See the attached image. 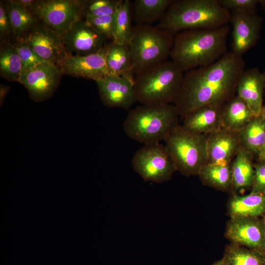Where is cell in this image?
Wrapping results in <instances>:
<instances>
[{"instance_id":"1","label":"cell","mask_w":265,"mask_h":265,"mask_svg":"<svg viewBox=\"0 0 265 265\" xmlns=\"http://www.w3.org/2000/svg\"><path fill=\"white\" fill-rule=\"evenodd\" d=\"M244 68L242 56L231 51L210 65L186 71L173 104L179 115L183 118L203 106L227 103L236 95Z\"/></svg>"},{"instance_id":"2","label":"cell","mask_w":265,"mask_h":265,"mask_svg":"<svg viewBox=\"0 0 265 265\" xmlns=\"http://www.w3.org/2000/svg\"><path fill=\"white\" fill-rule=\"evenodd\" d=\"M229 25L209 29H192L174 35L171 60L184 72L210 65L227 52Z\"/></svg>"},{"instance_id":"3","label":"cell","mask_w":265,"mask_h":265,"mask_svg":"<svg viewBox=\"0 0 265 265\" xmlns=\"http://www.w3.org/2000/svg\"><path fill=\"white\" fill-rule=\"evenodd\" d=\"M231 16L218 0H173L157 26L175 35L187 29L220 27Z\"/></svg>"},{"instance_id":"4","label":"cell","mask_w":265,"mask_h":265,"mask_svg":"<svg viewBox=\"0 0 265 265\" xmlns=\"http://www.w3.org/2000/svg\"><path fill=\"white\" fill-rule=\"evenodd\" d=\"M184 72L171 60L156 64L134 74L137 102L142 105L174 104Z\"/></svg>"},{"instance_id":"5","label":"cell","mask_w":265,"mask_h":265,"mask_svg":"<svg viewBox=\"0 0 265 265\" xmlns=\"http://www.w3.org/2000/svg\"><path fill=\"white\" fill-rule=\"evenodd\" d=\"M173 104L143 105L131 110L123 123L127 135L145 144L159 142L179 126Z\"/></svg>"},{"instance_id":"6","label":"cell","mask_w":265,"mask_h":265,"mask_svg":"<svg viewBox=\"0 0 265 265\" xmlns=\"http://www.w3.org/2000/svg\"><path fill=\"white\" fill-rule=\"evenodd\" d=\"M174 35L152 25H135L128 46L134 74L168 60Z\"/></svg>"},{"instance_id":"7","label":"cell","mask_w":265,"mask_h":265,"mask_svg":"<svg viewBox=\"0 0 265 265\" xmlns=\"http://www.w3.org/2000/svg\"><path fill=\"white\" fill-rule=\"evenodd\" d=\"M207 135L186 130L179 125L164 139L177 171L186 177L198 175L208 162Z\"/></svg>"},{"instance_id":"8","label":"cell","mask_w":265,"mask_h":265,"mask_svg":"<svg viewBox=\"0 0 265 265\" xmlns=\"http://www.w3.org/2000/svg\"><path fill=\"white\" fill-rule=\"evenodd\" d=\"M133 170L147 182L162 183L169 180L177 171L165 146L159 142L145 144L132 159Z\"/></svg>"},{"instance_id":"9","label":"cell","mask_w":265,"mask_h":265,"mask_svg":"<svg viewBox=\"0 0 265 265\" xmlns=\"http://www.w3.org/2000/svg\"><path fill=\"white\" fill-rule=\"evenodd\" d=\"M85 0H36L30 10L45 25L61 35L81 19Z\"/></svg>"},{"instance_id":"10","label":"cell","mask_w":265,"mask_h":265,"mask_svg":"<svg viewBox=\"0 0 265 265\" xmlns=\"http://www.w3.org/2000/svg\"><path fill=\"white\" fill-rule=\"evenodd\" d=\"M63 75L59 66L45 61L23 71L19 82L27 90L33 101L43 102L53 95Z\"/></svg>"},{"instance_id":"11","label":"cell","mask_w":265,"mask_h":265,"mask_svg":"<svg viewBox=\"0 0 265 265\" xmlns=\"http://www.w3.org/2000/svg\"><path fill=\"white\" fill-rule=\"evenodd\" d=\"M16 41L29 47L44 61L58 66L68 56L61 35L43 22H37L23 37Z\"/></svg>"},{"instance_id":"12","label":"cell","mask_w":265,"mask_h":265,"mask_svg":"<svg viewBox=\"0 0 265 265\" xmlns=\"http://www.w3.org/2000/svg\"><path fill=\"white\" fill-rule=\"evenodd\" d=\"M225 236L231 243L259 252L265 251V223L259 217H231Z\"/></svg>"},{"instance_id":"13","label":"cell","mask_w":265,"mask_h":265,"mask_svg":"<svg viewBox=\"0 0 265 265\" xmlns=\"http://www.w3.org/2000/svg\"><path fill=\"white\" fill-rule=\"evenodd\" d=\"M68 55H85L97 53L105 47L106 38L92 28L85 20L76 22L61 34Z\"/></svg>"},{"instance_id":"14","label":"cell","mask_w":265,"mask_h":265,"mask_svg":"<svg viewBox=\"0 0 265 265\" xmlns=\"http://www.w3.org/2000/svg\"><path fill=\"white\" fill-rule=\"evenodd\" d=\"M96 82L103 103L109 107L128 109L137 102L132 77L110 74Z\"/></svg>"},{"instance_id":"15","label":"cell","mask_w":265,"mask_h":265,"mask_svg":"<svg viewBox=\"0 0 265 265\" xmlns=\"http://www.w3.org/2000/svg\"><path fill=\"white\" fill-rule=\"evenodd\" d=\"M232 52L242 56L260 38L263 18L253 12H231Z\"/></svg>"},{"instance_id":"16","label":"cell","mask_w":265,"mask_h":265,"mask_svg":"<svg viewBox=\"0 0 265 265\" xmlns=\"http://www.w3.org/2000/svg\"><path fill=\"white\" fill-rule=\"evenodd\" d=\"M106 45L94 53L85 55H68L59 65L63 74L91 79L95 81L112 74L106 64Z\"/></svg>"},{"instance_id":"17","label":"cell","mask_w":265,"mask_h":265,"mask_svg":"<svg viewBox=\"0 0 265 265\" xmlns=\"http://www.w3.org/2000/svg\"><path fill=\"white\" fill-rule=\"evenodd\" d=\"M241 148L238 132L222 127L207 134L208 162L230 164Z\"/></svg>"},{"instance_id":"18","label":"cell","mask_w":265,"mask_h":265,"mask_svg":"<svg viewBox=\"0 0 265 265\" xmlns=\"http://www.w3.org/2000/svg\"><path fill=\"white\" fill-rule=\"evenodd\" d=\"M265 88L264 73L256 67L244 70L238 81L237 95L246 102L255 117L262 113Z\"/></svg>"},{"instance_id":"19","label":"cell","mask_w":265,"mask_h":265,"mask_svg":"<svg viewBox=\"0 0 265 265\" xmlns=\"http://www.w3.org/2000/svg\"><path fill=\"white\" fill-rule=\"evenodd\" d=\"M226 103L212 104L193 110L183 118L182 126L190 132L205 135L222 128Z\"/></svg>"},{"instance_id":"20","label":"cell","mask_w":265,"mask_h":265,"mask_svg":"<svg viewBox=\"0 0 265 265\" xmlns=\"http://www.w3.org/2000/svg\"><path fill=\"white\" fill-rule=\"evenodd\" d=\"M253 156L241 148L231 163L232 190L236 192L251 187L254 177Z\"/></svg>"},{"instance_id":"21","label":"cell","mask_w":265,"mask_h":265,"mask_svg":"<svg viewBox=\"0 0 265 265\" xmlns=\"http://www.w3.org/2000/svg\"><path fill=\"white\" fill-rule=\"evenodd\" d=\"M254 117L246 102L236 94L224 105L222 128L238 132Z\"/></svg>"},{"instance_id":"22","label":"cell","mask_w":265,"mask_h":265,"mask_svg":"<svg viewBox=\"0 0 265 265\" xmlns=\"http://www.w3.org/2000/svg\"><path fill=\"white\" fill-rule=\"evenodd\" d=\"M231 217H259L265 212V193H250L245 195L234 194L229 201Z\"/></svg>"},{"instance_id":"23","label":"cell","mask_w":265,"mask_h":265,"mask_svg":"<svg viewBox=\"0 0 265 265\" xmlns=\"http://www.w3.org/2000/svg\"><path fill=\"white\" fill-rule=\"evenodd\" d=\"M173 0H134L132 2L135 25H152L160 22Z\"/></svg>"},{"instance_id":"24","label":"cell","mask_w":265,"mask_h":265,"mask_svg":"<svg viewBox=\"0 0 265 265\" xmlns=\"http://www.w3.org/2000/svg\"><path fill=\"white\" fill-rule=\"evenodd\" d=\"M241 148L253 156H257L265 145V118L254 117L238 132Z\"/></svg>"},{"instance_id":"25","label":"cell","mask_w":265,"mask_h":265,"mask_svg":"<svg viewBox=\"0 0 265 265\" xmlns=\"http://www.w3.org/2000/svg\"><path fill=\"white\" fill-rule=\"evenodd\" d=\"M106 65L112 74L133 77L128 45L111 41L106 45Z\"/></svg>"},{"instance_id":"26","label":"cell","mask_w":265,"mask_h":265,"mask_svg":"<svg viewBox=\"0 0 265 265\" xmlns=\"http://www.w3.org/2000/svg\"><path fill=\"white\" fill-rule=\"evenodd\" d=\"M132 21V2L122 0L114 14L113 42L128 45L134 26Z\"/></svg>"},{"instance_id":"27","label":"cell","mask_w":265,"mask_h":265,"mask_svg":"<svg viewBox=\"0 0 265 265\" xmlns=\"http://www.w3.org/2000/svg\"><path fill=\"white\" fill-rule=\"evenodd\" d=\"M198 176L203 184L222 191L232 190L231 164L219 165L207 162Z\"/></svg>"},{"instance_id":"28","label":"cell","mask_w":265,"mask_h":265,"mask_svg":"<svg viewBox=\"0 0 265 265\" xmlns=\"http://www.w3.org/2000/svg\"><path fill=\"white\" fill-rule=\"evenodd\" d=\"M5 2L13 36L16 40H19L34 27L37 20L29 9L23 7L15 0H7Z\"/></svg>"},{"instance_id":"29","label":"cell","mask_w":265,"mask_h":265,"mask_svg":"<svg viewBox=\"0 0 265 265\" xmlns=\"http://www.w3.org/2000/svg\"><path fill=\"white\" fill-rule=\"evenodd\" d=\"M221 260L224 265H265L261 253L233 243L225 247Z\"/></svg>"},{"instance_id":"30","label":"cell","mask_w":265,"mask_h":265,"mask_svg":"<svg viewBox=\"0 0 265 265\" xmlns=\"http://www.w3.org/2000/svg\"><path fill=\"white\" fill-rule=\"evenodd\" d=\"M21 58L8 42H1L0 49V74L10 81H19L23 72Z\"/></svg>"},{"instance_id":"31","label":"cell","mask_w":265,"mask_h":265,"mask_svg":"<svg viewBox=\"0 0 265 265\" xmlns=\"http://www.w3.org/2000/svg\"><path fill=\"white\" fill-rule=\"evenodd\" d=\"M122 0H85L82 16L84 18L112 15Z\"/></svg>"},{"instance_id":"32","label":"cell","mask_w":265,"mask_h":265,"mask_svg":"<svg viewBox=\"0 0 265 265\" xmlns=\"http://www.w3.org/2000/svg\"><path fill=\"white\" fill-rule=\"evenodd\" d=\"M19 55L23 63V71L29 69L45 62L31 48L22 42H9Z\"/></svg>"},{"instance_id":"33","label":"cell","mask_w":265,"mask_h":265,"mask_svg":"<svg viewBox=\"0 0 265 265\" xmlns=\"http://www.w3.org/2000/svg\"><path fill=\"white\" fill-rule=\"evenodd\" d=\"M87 23L107 40H113L114 15L84 18Z\"/></svg>"},{"instance_id":"34","label":"cell","mask_w":265,"mask_h":265,"mask_svg":"<svg viewBox=\"0 0 265 265\" xmlns=\"http://www.w3.org/2000/svg\"><path fill=\"white\" fill-rule=\"evenodd\" d=\"M224 8L231 12H253L257 11L259 0H218Z\"/></svg>"},{"instance_id":"35","label":"cell","mask_w":265,"mask_h":265,"mask_svg":"<svg viewBox=\"0 0 265 265\" xmlns=\"http://www.w3.org/2000/svg\"><path fill=\"white\" fill-rule=\"evenodd\" d=\"M12 29L5 2H0V37L1 42H10Z\"/></svg>"},{"instance_id":"36","label":"cell","mask_w":265,"mask_h":265,"mask_svg":"<svg viewBox=\"0 0 265 265\" xmlns=\"http://www.w3.org/2000/svg\"><path fill=\"white\" fill-rule=\"evenodd\" d=\"M254 177L250 193H265V161L254 164Z\"/></svg>"},{"instance_id":"37","label":"cell","mask_w":265,"mask_h":265,"mask_svg":"<svg viewBox=\"0 0 265 265\" xmlns=\"http://www.w3.org/2000/svg\"><path fill=\"white\" fill-rule=\"evenodd\" d=\"M16 1L22 6L23 7L27 8L30 9L33 4L35 3L36 0H15Z\"/></svg>"},{"instance_id":"38","label":"cell","mask_w":265,"mask_h":265,"mask_svg":"<svg viewBox=\"0 0 265 265\" xmlns=\"http://www.w3.org/2000/svg\"><path fill=\"white\" fill-rule=\"evenodd\" d=\"M10 87L7 86H5L2 84L0 85V105L2 104V102L8 92H9Z\"/></svg>"},{"instance_id":"39","label":"cell","mask_w":265,"mask_h":265,"mask_svg":"<svg viewBox=\"0 0 265 265\" xmlns=\"http://www.w3.org/2000/svg\"><path fill=\"white\" fill-rule=\"evenodd\" d=\"M257 157V161H265V145L260 150Z\"/></svg>"},{"instance_id":"40","label":"cell","mask_w":265,"mask_h":265,"mask_svg":"<svg viewBox=\"0 0 265 265\" xmlns=\"http://www.w3.org/2000/svg\"><path fill=\"white\" fill-rule=\"evenodd\" d=\"M259 4L265 11V0H259Z\"/></svg>"},{"instance_id":"41","label":"cell","mask_w":265,"mask_h":265,"mask_svg":"<svg viewBox=\"0 0 265 265\" xmlns=\"http://www.w3.org/2000/svg\"><path fill=\"white\" fill-rule=\"evenodd\" d=\"M212 265H224L222 260H218L214 262Z\"/></svg>"},{"instance_id":"42","label":"cell","mask_w":265,"mask_h":265,"mask_svg":"<svg viewBox=\"0 0 265 265\" xmlns=\"http://www.w3.org/2000/svg\"><path fill=\"white\" fill-rule=\"evenodd\" d=\"M264 74L265 78V72L264 73ZM262 114L265 118V105L264 106H263L262 112Z\"/></svg>"},{"instance_id":"43","label":"cell","mask_w":265,"mask_h":265,"mask_svg":"<svg viewBox=\"0 0 265 265\" xmlns=\"http://www.w3.org/2000/svg\"><path fill=\"white\" fill-rule=\"evenodd\" d=\"M263 219H264V220L265 221V213L264 214V217H263Z\"/></svg>"},{"instance_id":"44","label":"cell","mask_w":265,"mask_h":265,"mask_svg":"<svg viewBox=\"0 0 265 265\" xmlns=\"http://www.w3.org/2000/svg\"><path fill=\"white\" fill-rule=\"evenodd\" d=\"M263 255L265 257V252L263 253Z\"/></svg>"}]
</instances>
